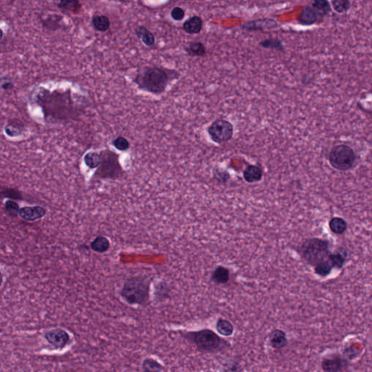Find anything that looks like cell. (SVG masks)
I'll return each mask as SVG.
<instances>
[{
    "label": "cell",
    "instance_id": "1",
    "mask_svg": "<svg viewBox=\"0 0 372 372\" xmlns=\"http://www.w3.org/2000/svg\"><path fill=\"white\" fill-rule=\"evenodd\" d=\"M31 100L40 107L45 121L64 123L79 120L83 110L76 106L71 89L51 91L43 87L31 94Z\"/></svg>",
    "mask_w": 372,
    "mask_h": 372
},
{
    "label": "cell",
    "instance_id": "2",
    "mask_svg": "<svg viewBox=\"0 0 372 372\" xmlns=\"http://www.w3.org/2000/svg\"><path fill=\"white\" fill-rule=\"evenodd\" d=\"M180 74L174 69L157 66H147L137 71L133 82L141 90L153 95L164 93L173 81L178 79Z\"/></svg>",
    "mask_w": 372,
    "mask_h": 372
},
{
    "label": "cell",
    "instance_id": "3",
    "mask_svg": "<svg viewBox=\"0 0 372 372\" xmlns=\"http://www.w3.org/2000/svg\"><path fill=\"white\" fill-rule=\"evenodd\" d=\"M180 336L192 344L198 352L204 354H217L229 350L230 342L210 329L195 331H180Z\"/></svg>",
    "mask_w": 372,
    "mask_h": 372
},
{
    "label": "cell",
    "instance_id": "4",
    "mask_svg": "<svg viewBox=\"0 0 372 372\" xmlns=\"http://www.w3.org/2000/svg\"><path fill=\"white\" fill-rule=\"evenodd\" d=\"M150 282L145 276H137L129 278L125 282L121 295L130 305L145 306L150 298Z\"/></svg>",
    "mask_w": 372,
    "mask_h": 372
},
{
    "label": "cell",
    "instance_id": "5",
    "mask_svg": "<svg viewBox=\"0 0 372 372\" xmlns=\"http://www.w3.org/2000/svg\"><path fill=\"white\" fill-rule=\"evenodd\" d=\"M101 154V164L95 173V177L101 179L120 178L124 174L120 163V156L110 150H104Z\"/></svg>",
    "mask_w": 372,
    "mask_h": 372
},
{
    "label": "cell",
    "instance_id": "6",
    "mask_svg": "<svg viewBox=\"0 0 372 372\" xmlns=\"http://www.w3.org/2000/svg\"><path fill=\"white\" fill-rule=\"evenodd\" d=\"M301 254L310 265L317 266L328 260L329 254V243L320 239H308L301 247Z\"/></svg>",
    "mask_w": 372,
    "mask_h": 372
},
{
    "label": "cell",
    "instance_id": "7",
    "mask_svg": "<svg viewBox=\"0 0 372 372\" xmlns=\"http://www.w3.org/2000/svg\"><path fill=\"white\" fill-rule=\"evenodd\" d=\"M329 159L334 168L340 171H346L354 166L355 154L351 147L341 144L332 148L329 153Z\"/></svg>",
    "mask_w": 372,
    "mask_h": 372
},
{
    "label": "cell",
    "instance_id": "8",
    "mask_svg": "<svg viewBox=\"0 0 372 372\" xmlns=\"http://www.w3.org/2000/svg\"><path fill=\"white\" fill-rule=\"evenodd\" d=\"M207 131L211 141L220 145L232 139L234 128L232 123L228 120L218 119L207 127Z\"/></svg>",
    "mask_w": 372,
    "mask_h": 372
},
{
    "label": "cell",
    "instance_id": "9",
    "mask_svg": "<svg viewBox=\"0 0 372 372\" xmlns=\"http://www.w3.org/2000/svg\"><path fill=\"white\" fill-rule=\"evenodd\" d=\"M349 366V361L339 353L324 355L320 362L323 372H348Z\"/></svg>",
    "mask_w": 372,
    "mask_h": 372
},
{
    "label": "cell",
    "instance_id": "10",
    "mask_svg": "<svg viewBox=\"0 0 372 372\" xmlns=\"http://www.w3.org/2000/svg\"><path fill=\"white\" fill-rule=\"evenodd\" d=\"M279 26V23L276 20L270 18L250 20L242 25V30L247 32H259V31L270 30Z\"/></svg>",
    "mask_w": 372,
    "mask_h": 372
},
{
    "label": "cell",
    "instance_id": "11",
    "mask_svg": "<svg viewBox=\"0 0 372 372\" xmlns=\"http://www.w3.org/2000/svg\"><path fill=\"white\" fill-rule=\"evenodd\" d=\"M45 339L51 345L56 348H63L69 341V335L62 329H54L49 331L45 335Z\"/></svg>",
    "mask_w": 372,
    "mask_h": 372
},
{
    "label": "cell",
    "instance_id": "12",
    "mask_svg": "<svg viewBox=\"0 0 372 372\" xmlns=\"http://www.w3.org/2000/svg\"><path fill=\"white\" fill-rule=\"evenodd\" d=\"M46 210L44 207L40 206H35V207H25L20 209L18 215L23 220L33 222L42 218L46 215Z\"/></svg>",
    "mask_w": 372,
    "mask_h": 372
},
{
    "label": "cell",
    "instance_id": "13",
    "mask_svg": "<svg viewBox=\"0 0 372 372\" xmlns=\"http://www.w3.org/2000/svg\"><path fill=\"white\" fill-rule=\"evenodd\" d=\"M289 339L284 331L280 329H273L269 335V343L273 349L281 351L288 345Z\"/></svg>",
    "mask_w": 372,
    "mask_h": 372
},
{
    "label": "cell",
    "instance_id": "14",
    "mask_svg": "<svg viewBox=\"0 0 372 372\" xmlns=\"http://www.w3.org/2000/svg\"><path fill=\"white\" fill-rule=\"evenodd\" d=\"M320 17H322L321 15L317 10L310 6H306L301 11L298 20L301 24L310 26L316 23Z\"/></svg>",
    "mask_w": 372,
    "mask_h": 372
},
{
    "label": "cell",
    "instance_id": "15",
    "mask_svg": "<svg viewBox=\"0 0 372 372\" xmlns=\"http://www.w3.org/2000/svg\"><path fill=\"white\" fill-rule=\"evenodd\" d=\"M203 29V20L198 16H192L183 23V29L188 35H198Z\"/></svg>",
    "mask_w": 372,
    "mask_h": 372
},
{
    "label": "cell",
    "instance_id": "16",
    "mask_svg": "<svg viewBox=\"0 0 372 372\" xmlns=\"http://www.w3.org/2000/svg\"><path fill=\"white\" fill-rule=\"evenodd\" d=\"M26 131L24 123L18 119H13L8 122L4 128V132L10 138H16L23 135Z\"/></svg>",
    "mask_w": 372,
    "mask_h": 372
},
{
    "label": "cell",
    "instance_id": "17",
    "mask_svg": "<svg viewBox=\"0 0 372 372\" xmlns=\"http://www.w3.org/2000/svg\"><path fill=\"white\" fill-rule=\"evenodd\" d=\"M135 34L138 39H141L142 43L147 47L154 46L156 39L154 34L144 26H139L135 29Z\"/></svg>",
    "mask_w": 372,
    "mask_h": 372
},
{
    "label": "cell",
    "instance_id": "18",
    "mask_svg": "<svg viewBox=\"0 0 372 372\" xmlns=\"http://www.w3.org/2000/svg\"><path fill=\"white\" fill-rule=\"evenodd\" d=\"M244 178L248 183L260 181L263 178V170L256 165H248L243 173Z\"/></svg>",
    "mask_w": 372,
    "mask_h": 372
},
{
    "label": "cell",
    "instance_id": "19",
    "mask_svg": "<svg viewBox=\"0 0 372 372\" xmlns=\"http://www.w3.org/2000/svg\"><path fill=\"white\" fill-rule=\"evenodd\" d=\"M216 331L217 333L223 337H230L234 333V326L230 320L227 319H217L215 323Z\"/></svg>",
    "mask_w": 372,
    "mask_h": 372
},
{
    "label": "cell",
    "instance_id": "20",
    "mask_svg": "<svg viewBox=\"0 0 372 372\" xmlns=\"http://www.w3.org/2000/svg\"><path fill=\"white\" fill-rule=\"evenodd\" d=\"M63 21L62 16L57 14L48 15L42 20V25L44 28L49 31H57L61 28Z\"/></svg>",
    "mask_w": 372,
    "mask_h": 372
},
{
    "label": "cell",
    "instance_id": "21",
    "mask_svg": "<svg viewBox=\"0 0 372 372\" xmlns=\"http://www.w3.org/2000/svg\"><path fill=\"white\" fill-rule=\"evenodd\" d=\"M185 51L191 57H203L207 53L205 45L199 41H193L185 48Z\"/></svg>",
    "mask_w": 372,
    "mask_h": 372
},
{
    "label": "cell",
    "instance_id": "22",
    "mask_svg": "<svg viewBox=\"0 0 372 372\" xmlns=\"http://www.w3.org/2000/svg\"><path fill=\"white\" fill-rule=\"evenodd\" d=\"M57 7L58 9L63 11V13H71V14H78L80 13L82 8V4L79 1H59L57 4Z\"/></svg>",
    "mask_w": 372,
    "mask_h": 372
},
{
    "label": "cell",
    "instance_id": "23",
    "mask_svg": "<svg viewBox=\"0 0 372 372\" xmlns=\"http://www.w3.org/2000/svg\"><path fill=\"white\" fill-rule=\"evenodd\" d=\"M92 25L95 31L100 32H107L111 27L109 18L104 15H96L92 18Z\"/></svg>",
    "mask_w": 372,
    "mask_h": 372
},
{
    "label": "cell",
    "instance_id": "24",
    "mask_svg": "<svg viewBox=\"0 0 372 372\" xmlns=\"http://www.w3.org/2000/svg\"><path fill=\"white\" fill-rule=\"evenodd\" d=\"M230 279V272L226 267H217L213 273V281L217 284H224Z\"/></svg>",
    "mask_w": 372,
    "mask_h": 372
},
{
    "label": "cell",
    "instance_id": "25",
    "mask_svg": "<svg viewBox=\"0 0 372 372\" xmlns=\"http://www.w3.org/2000/svg\"><path fill=\"white\" fill-rule=\"evenodd\" d=\"M260 46L265 49L274 50V51L283 52L285 51L284 46L282 40L278 38H267V39H263L260 42Z\"/></svg>",
    "mask_w": 372,
    "mask_h": 372
},
{
    "label": "cell",
    "instance_id": "26",
    "mask_svg": "<svg viewBox=\"0 0 372 372\" xmlns=\"http://www.w3.org/2000/svg\"><path fill=\"white\" fill-rule=\"evenodd\" d=\"M90 248L95 252H106L110 248L109 240L104 236H98L92 241Z\"/></svg>",
    "mask_w": 372,
    "mask_h": 372
},
{
    "label": "cell",
    "instance_id": "27",
    "mask_svg": "<svg viewBox=\"0 0 372 372\" xmlns=\"http://www.w3.org/2000/svg\"><path fill=\"white\" fill-rule=\"evenodd\" d=\"M329 229L335 234H342L347 230V223L341 217H334L329 221Z\"/></svg>",
    "mask_w": 372,
    "mask_h": 372
},
{
    "label": "cell",
    "instance_id": "28",
    "mask_svg": "<svg viewBox=\"0 0 372 372\" xmlns=\"http://www.w3.org/2000/svg\"><path fill=\"white\" fill-rule=\"evenodd\" d=\"M101 154L95 151L87 153L84 157L85 165L89 169H95L101 164Z\"/></svg>",
    "mask_w": 372,
    "mask_h": 372
},
{
    "label": "cell",
    "instance_id": "29",
    "mask_svg": "<svg viewBox=\"0 0 372 372\" xmlns=\"http://www.w3.org/2000/svg\"><path fill=\"white\" fill-rule=\"evenodd\" d=\"M142 368L143 372H162L163 371V366L153 358H146L144 360Z\"/></svg>",
    "mask_w": 372,
    "mask_h": 372
},
{
    "label": "cell",
    "instance_id": "30",
    "mask_svg": "<svg viewBox=\"0 0 372 372\" xmlns=\"http://www.w3.org/2000/svg\"><path fill=\"white\" fill-rule=\"evenodd\" d=\"M361 354V348L356 345H351L345 347L342 351V355L348 361H353L358 358Z\"/></svg>",
    "mask_w": 372,
    "mask_h": 372
},
{
    "label": "cell",
    "instance_id": "31",
    "mask_svg": "<svg viewBox=\"0 0 372 372\" xmlns=\"http://www.w3.org/2000/svg\"><path fill=\"white\" fill-rule=\"evenodd\" d=\"M312 7L317 10L322 16L328 14L332 10L329 1L324 0H318L312 2Z\"/></svg>",
    "mask_w": 372,
    "mask_h": 372
},
{
    "label": "cell",
    "instance_id": "32",
    "mask_svg": "<svg viewBox=\"0 0 372 372\" xmlns=\"http://www.w3.org/2000/svg\"><path fill=\"white\" fill-rule=\"evenodd\" d=\"M332 267H332V264L329 263V260H326V261L322 262V263L315 266V272L319 276H327L328 275L330 274Z\"/></svg>",
    "mask_w": 372,
    "mask_h": 372
},
{
    "label": "cell",
    "instance_id": "33",
    "mask_svg": "<svg viewBox=\"0 0 372 372\" xmlns=\"http://www.w3.org/2000/svg\"><path fill=\"white\" fill-rule=\"evenodd\" d=\"M111 143L114 145V148L120 151H126V150L129 149V146H130L129 141L123 136L117 137L115 139L113 140Z\"/></svg>",
    "mask_w": 372,
    "mask_h": 372
},
{
    "label": "cell",
    "instance_id": "34",
    "mask_svg": "<svg viewBox=\"0 0 372 372\" xmlns=\"http://www.w3.org/2000/svg\"><path fill=\"white\" fill-rule=\"evenodd\" d=\"M328 260L332 264V267L341 268L342 266H343L345 258H344L342 254L336 253V254H329Z\"/></svg>",
    "mask_w": 372,
    "mask_h": 372
},
{
    "label": "cell",
    "instance_id": "35",
    "mask_svg": "<svg viewBox=\"0 0 372 372\" xmlns=\"http://www.w3.org/2000/svg\"><path fill=\"white\" fill-rule=\"evenodd\" d=\"M332 7L335 11L338 13H343L348 11L351 7V3L348 1H340V0H336V1H332Z\"/></svg>",
    "mask_w": 372,
    "mask_h": 372
},
{
    "label": "cell",
    "instance_id": "36",
    "mask_svg": "<svg viewBox=\"0 0 372 372\" xmlns=\"http://www.w3.org/2000/svg\"><path fill=\"white\" fill-rule=\"evenodd\" d=\"M4 206H5L4 207H5L6 211L10 215L16 217L18 214H19V211H20L19 205L16 201L8 200V201H6Z\"/></svg>",
    "mask_w": 372,
    "mask_h": 372
},
{
    "label": "cell",
    "instance_id": "37",
    "mask_svg": "<svg viewBox=\"0 0 372 372\" xmlns=\"http://www.w3.org/2000/svg\"><path fill=\"white\" fill-rule=\"evenodd\" d=\"M172 18L176 21H180L183 20L186 16V12L180 7H175L170 13Z\"/></svg>",
    "mask_w": 372,
    "mask_h": 372
},
{
    "label": "cell",
    "instance_id": "38",
    "mask_svg": "<svg viewBox=\"0 0 372 372\" xmlns=\"http://www.w3.org/2000/svg\"><path fill=\"white\" fill-rule=\"evenodd\" d=\"M1 88L4 91L10 90L14 88V83L10 78L4 76L1 78Z\"/></svg>",
    "mask_w": 372,
    "mask_h": 372
},
{
    "label": "cell",
    "instance_id": "39",
    "mask_svg": "<svg viewBox=\"0 0 372 372\" xmlns=\"http://www.w3.org/2000/svg\"><path fill=\"white\" fill-rule=\"evenodd\" d=\"M226 372H245L243 367L241 365L240 363L237 361H233L227 366Z\"/></svg>",
    "mask_w": 372,
    "mask_h": 372
}]
</instances>
